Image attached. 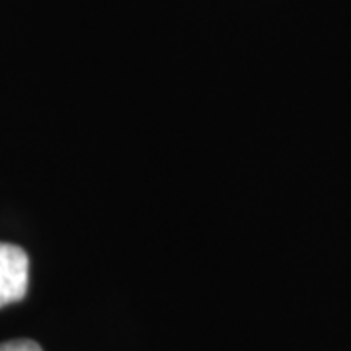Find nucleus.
I'll list each match as a JSON object with an SVG mask.
<instances>
[{"instance_id":"nucleus-1","label":"nucleus","mask_w":351,"mask_h":351,"mask_svg":"<svg viewBox=\"0 0 351 351\" xmlns=\"http://www.w3.org/2000/svg\"><path fill=\"white\" fill-rule=\"evenodd\" d=\"M29 283V260L20 246L0 242V308L22 301Z\"/></svg>"},{"instance_id":"nucleus-2","label":"nucleus","mask_w":351,"mask_h":351,"mask_svg":"<svg viewBox=\"0 0 351 351\" xmlns=\"http://www.w3.org/2000/svg\"><path fill=\"white\" fill-rule=\"evenodd\" d=\"M0 351H41V348L32 339H12L0 343Z\"/></svg>"}]
</instances>
